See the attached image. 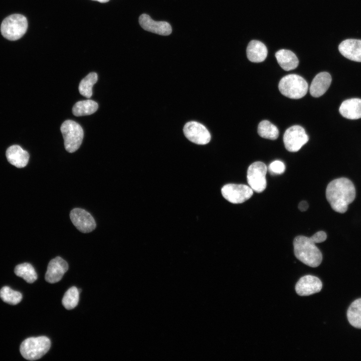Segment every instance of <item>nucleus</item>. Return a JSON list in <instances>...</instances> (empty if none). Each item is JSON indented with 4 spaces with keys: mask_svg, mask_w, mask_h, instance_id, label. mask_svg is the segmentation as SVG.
Returning <instances> with one entry per match:
<instances>
[{
    "mask_svg": "<svg viewBox=\"0 0 361 361\" xmlns=\"http://www.w3.org/2000/svg\"><path fill=\"white\" fill-rule=\"evenodd\" d=\"M355 197V189L348 178L341 177L330 182L326 189V198L331 208L339 213H345Z\"/></svg>",
    "mask_w": 361,
    "mask_h": 361,
    "instance_id": "obj_1",
    "label": "nucleus"
},
{
    "mask_svg": "<svg viewBox=\"0 0 361 361\" xmlns=\"http://www.w3.org/2000/svg\"><path fill=\"white\" fill-rule=\"evenodd\" d=\"M294 252L296 258L305 265L317 267L321 263L322 255L311 237H296L293 241Z\"/></svg>",
    "mask_w": 361,
    "mask_h": 361,
    "instance_id": "obj_2",
    "label": "nucleus"
},
{
    "mask_svg": "<svg viewBox=\"0 0 361 361\" xmlns=\"http://www.w3.org/2000/svg\"><path fill=\"white\" fill-rule=\"evenodd\" d=\"M51 341L44 336L29 337L24 340L20 345V352L26 359L35 360L41 358L49 350Z\"/></svg>",
    "mask_w": 361,
    "mask_h": 361,
    "instance_id": "obj_3",
    "label": "nucleus"
},
{
    "mask_svg": "<svg viewBox=\"0 0 361 361\" xmlns=\"http://www.w3.org/2000/svg\"><path fill=\"white\" fill-rule=\"evenodd\" d=\"M280 92L285 96L291 99H300L307 92L308 85L306 80L296 74H289L283 77L278 85Z\"/></svg>",
    "mask_w": 361,
    "mask_h": 361,
    "instance_id": "obj_4",
    "label": "nucleus"
},
{
    "mask_svg": "<svg viewBox=\"0 0 361 361\" xmlns=\"http://www.w3.org/2000/svg\"><path fill=\"white\" fill-rule=\"evenodd\" d=\"M28 28L27 18L20 14H13L5 18L1 26L3 36L10 41H16L22 37Z\"/></svg>",
    "mask_w": 361,
    "mask_h": 361,
    "instance_id": "obj_5",
    "label": "nucleus"
},
{
    "mask_svg": "<svg viewBox=\"0 0 361 361\" xmlns=\"http://www.w3.org/2000/svg\"><path fill=\"white\" fill-rule=\"evenodd\" d=\"M60 128L66 150L70 153L75 152L83 140L84 132L82 127L74 121L67 120L62 124Z\"/></svg>",
    "mask_w": 361,
    "mask_h": 361,
    "instance_id": "obj_6",
    "label": "nucleus"
},
{
    "mask_svg": "<svg viewBox=\"0 0 361 361\" xmlns=\"http://www.w3.org/2000/svg\"><path fill=\"white\" fill-rule=\"evenodd\" d=\"M267 168L262 162L252 163L247 170V182L249 187L257 193L262 192L266 187V174Z\"/></svg>",
    "mask_w": 361,
    "mask_h": 361,
    "instance_id": "obj_7",
    "label": "nucleus"
},
{
    "mask_svg": "<svg viewBox=\"0 0 361 361\" xmlns=\"http://www.w3.org/2000/svg\"><path fill=\"white\" fill-rule=\"evenodd\" d=\"M308 139L304 129L300 125H293L288 128L283 136L285 147L290 152L298 151Z\"/></svg>",
    "mask_w": 361,
    "mask_h": 361,
    "instance_id": "obj_8",
    "label": "nucleus"
},
{
    "mask_svg": "<svg viewBox=\"0 0 361 361\" xmlns=\"http://www.w3.org/2000/svg\"><path fill=\"white\" fill-rule=\"evenodd\" d=\"M223 197L233 204L242 203L250 199L253 194V190L243 184H229L221 189Z\"/></svg>",
    "mask_w": 361,
    "mask_h": 361,
    "instance_id": "obj_9",
    "label": "nucleus"
},
{
    "mask_svg": "<svg viewBox=\"0 0 361 361\" xmlns=\"http://www.w3.org/2000/svg\"><path fill=\"white\" fill-rule=\"evenodd\" d=\"M186 137L191 141L198 144H206L211 140V134L206 127L196 121H190L184 127Z\"/></svg>",
    "mask_w": 361,
    "mask_h": 361,
    "instance_id": "obj_10",
    "label": "nucleus"
},
{
    "mask_svg": "<svg viewBox=\"0 0 361 361\" xmlns=\"http://www.w3.org/2000/svg\"><path fill=\"white\" fill-rule=\"evenodd\" d=\"M70 217L74 225L82 233L92 232L96 227L93 217L82 209H73L70 212Z\"/></svg>",
    "mask_w": 361,
    "mask_h": 361,
    "instance_id": "obj_11",
    "label": "nucleus"
},
{
    "mask_svg": "<svg viewBox=\"0 0 361 361\" xmlns=\"http://www.w3.org/2000/svg\"><path fill=\"white\" fill-rule=\"evenodd\" d=\"M321 280L317 277L307 275L301 277L295 285L297 294L301 296H309L320 291Z\"/></svg>",
    "mask_w": 361,
    "mask_h": 361,
    "instance_id": "obj_12",
    "label": "nucleus"
},
{
    "mask_svg": "<svg viewBox=\"0 0 361 361\" xmlns=\"http://www.w3.org/2000/svg\"><path fill=\"white\" fill-rule=\"evenodd\" d=\"M68 269L67 262L60 257H56L48 264L45 280L50 283H56L60 281Z\"/></svg>",
    "mask_w": 361,
    "mask_h": 361,
    "instance_id": "obj_13",
    "label": "nucleus"
},
{
    "mask_svg": "<svg viewBox=\"0 0 361 361\" xmlns=\"http://www.w3.org/2000/svg\"><path fill=\"white\" fill-rule=\"evenodd\" d=\"M140 26L145 31L156 34L167 36L171 33L170 24L164 21H155L149 16L142 14L139 18Z\"/></svg>",
    "mask_w": 361,
    "mask_h": 361,
    "instance_id": "obj_14",
    "label": "nucleus"
},
{
    "mask_svg": "<svg viewBox=\"0 0 361 361\" xmlns=\"http://www.w3.org/2000/svg\"><path fill=\"white\" fill-rule=\"evenodd\" d=\"M340 54L346 58L355 62H361V40L346 39L338 46Z\"/></svg>",
    "mask_w": 361,
    "mask_h": 361,
    "instance_id": "obj_15",
    "label": "nucleus"
},
{
    "mask_svg": "<svg viewBox=\"0 0 361 361\" xmlns=\"http://www.w3.org/2000/svg\"><path fill=\"white\" fill-rule=\"evenodd\" d=\"M331 82L330 75L326 72L317 74L313 79L309 88L311 95L319 97L323 95L329 88Z\"/></svg>",
    "mask_w": 361,
    "mask_h": 361,
    "instance_id": "obj_16",
    "label": "nucleus"
},
{
    "mask_svg": "<svg viewBox=\"0 0 361 361\" xmlns=\"http://www.w3.org/2000/svg\"><path fill=\"white\" fill-rule=\"evenodd\" d=\"M8 161L18 168L26 166L29 161V154L18 145L10 146L6 151Z\"/></svg>",
    "mask_w": 361,
    "mask_h": 361,
    "instance_id": "obj_17",
    "label": "nucleus"
},
{
    "mask_svg": "<svg viewBox=\"0 0 361 361\" xmlns=\"http://www.w3.org/2000/svg\"><path fill=\"white\" fill-rule=\"evenodd\" d=\"M339 111L343 117L347 119L361 118V99L351 98L344 101L339 107Z\"/></svg>",
    "mask_w": 361,
    "mask_h": 361,
    "instance_id": "obj_18",
    "label": "nucleus"
},
{
    "mask_svg": "<svg viewBox=\"0 0 361 361\" xmlns=\"http://www.w3.org/2000/svg\"><path fill=\"white\" fill-rule=\"evenodd\" d=\"M247 58L251 62L259 63L264 61L268 54L266 46L258 40H252L246 50Z\"/></svg>",
    "mask_w": 361,
    "mask_h": 361,
    "instance_id": "obj_19",
    "label": "nucleus"
},
{
    "mask_svg": "<svg viewBox=\"0 0 361 361\" xmlns=\"http://www.w3.org/2000/svg\"><path fill=\"white\" fill-rule=\"evenodd\" d=\"M275 56L279 65L285 71L295 69L299 64L296 55L288 50H280L276 53Z\"/></svg>",
    "mask_w": 361,
    "mask_h": 361,
    "instance_id": "obj_20",
    "label": "nucleus"
},
{
    "mask_svg": "<svg viewBox=\"0 0 361 361\" xmlns=\"http://www.w3.org/2000/svg\"><path fill=\"white\" fill-rule=\"evenodd\" d=\"M98 108L97 103L92 100H82L75 104L72 112L76 116L88 115L95 112Z\"/></svg>",
    "mask_w": 361,
    "mask_h": 361,
    "instance_id": "obj_21",
    "label": "nucleus"
},
{
    "mask_svg": "<svg viewBox=\"0 0 361 361\" xmlns=\"http://www.w3.org/2000/svg\"><path fill=\"white\" fill-rule=\"evenodd\" d=\"M349 323L354 327L361 328V298L354 300L347 311Z\"/></svg>",
    "mask_w": 361,
    "mask_h": 361,
    "instance_id": "obj_22",
    "label": "nucleus"
},
{
    "mask_svg": "<svg viewBox=\"0 0 361 361\" xmlns=\"http://www.w3.org/2000/svg\"><path fill=\"white\" fill-rule=\"evenodd\" d=\"M16 275L23 278L27 282L32 283L37 279L36 272L29 263H24L16 266L14 270Z\"/></svg>",
    "mask_w": 361,
    "mask_h": 361,
    "instance_id": "obj_23",
    "label": "nucleus"
},
{
    "mask_svg": "<svg viewBox=\"0 0 361 361\" xmlns=\"http://www.w3.org/2000/svg\"><path fill=\"white\" fill-rule=\"evenodd\" d=\"M259 135L264 138L270 140L276 139L279 135L277 127L268 120L261 121L258 126Z\"/></svg>",
    "mask_w": 361,
    "mask_h": 361,
    "instance_id": "obj_24",
    "label": "nucleus"
},
{
    "mask_svg": "<svg viewBox=\"0 0 361 361\" xmlns=\"http://www.w3.org/2000/svg\"><path fill=\"white\" fill-rule=\"evenodd\" d=\"M98 80L97 74L95 72H91L84 78L79 85L80 93L87 98L92 95V87Z\"/></svg>",
    "mask_w": 361,
    "mask_h": 361,
    "instance_id": "obj_25",
    "label": "nucleus"
},
{
    "mask_svg": "<svg viewBox=\"0 0 361 361\" xmlns=\"http://www.w3.org/2000/svg\"><path fill=\"white\" fill-rule=\"evenodd\" d=\"M0 297L5 302L11 305H16L22 299V294L8 286H4L0 290Z\"/></svg>",
    "mask_w": 361,
    "mask_h": 361,
    "instance_id": "obj_26",
    "label": "nucleus"
},
{
    "mask_svg": "<svg viewBox=\"0 0 361 361\" xmlns=\"http://www.w3.org/2000/svg\"><path fill=\"white\" fill-rule=\"evenodd\" d=\"M79 300V291L75 286L70 288L65 293L62 299V304L68 310L75 308Z\"/></svg>",
    "mask_w": 361,
    "mask_h": 361,
    "instance_id": "obj_27",
    "label": "nucleus"
},
{
    "mask_svg": "<svg viewBox=\"0 0 361 361\" xmlns=\"http://www.w3.org/2000/svg\"><path fill=\"white\" fill-rule=\"evenodd\" d=\"M285 169L284 163L280 160H275L271 162L268 170L271 174H280L283 173Z\"/></svg>",
    "mask_w": 361,
    "mask_h": 361,
    "instance_id": "obj_28",
    "label": "nucleus"
},
{
    "mask_svg": "<svg viewBox=\"0 0 361 361\" xmlns=\"http://www.w3.org/2000/svg\"><path fill=\"white\" fill-rule=\"evenodd\" d=\"M311 237L314 241L315 243H319L325 241L326 239L327 236L324 232L319 231L314 234Z\"/></svg>",
    "mask_w": 361,
    "mask_h": 361,
    "instance_id": "obj_29",
    "label": "nucleus"
},
{
    "mask_svg": "<svg viewBox=\"0 0 361 361\" xmlns=\"http://www.w3.org/2000/svg\"><path fill=\"white\" fill-rule=\"evenodd\" d=\"M298 209L301 212H304L306 211L308 208V204L305 201H301L298 205Z\"/></svg>",
    "mask_w": 361,
    "mask_h": 361,
    "instance_id": "obj_30",
    "label": "nucleus"
},
{
    "mask_svg": "<svg viewBox=\"0 0 361 361\" xmlns=\"http://www.w3.org/2000/svg\"><path fill=\"white\" fill-rule=\"evenodd\" d=\"M93 1H98L100 3H104L108 2L109 0H93Z\"/></svg>",
    "mask_w": 361,
    "mask_h": 361,
    "instance_id": "obj_31",
    "label": "nucleus"
}]
</instances>
